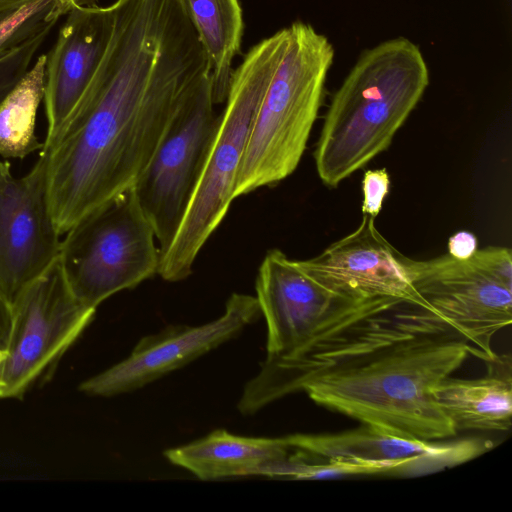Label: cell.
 I'll use <instances>...</instances> for the list:
<instances>
[{
    "mask_svg": "<svg viewBox=\"0 0 512 512\" xmlns=\"http://www.w3.org/2000/svg\"><path fill=\"white\" fill-rule=\"evenodd\" d=\"M94 73L48 147L60 235L132 186L179 103L210 76L183 0H116Z\"/></svg>",
    "mask_w": 512,
    "mask_h": 512,
    "instance_id": "1",
    "label": "cell"
},
{
    "mask_svg": "<svg viewBox=\"0 0 512 512\" xmlns=\"http://www.w3.org/2000/svg\"><path fill=\"white\" fill-rule=\"evenodd\" d=\"M469 354L468 341L455 329L419 335L309 376L298 391L362 424L432 442L457 433L434 388Z\"/></svg>",
    "mask_w": 512,
    "mask_h": 512,
    "instance_id": "2",
    "label": "cell"
},
{
    "mask_svg": "<svg viewBox=\"0 0 512 512\" xmlns=\"http://www.w3.org/2000/svg\"><path fill=\"white\" fill-rule=\"evenodd\" d=\"M429 84L420 48L405 37L380 42L359 56L333 95L315 149L328 187L385 151Z\"/></svg>",
    "mask_w": 512,
    "mask_h": 512,
    "instance_id": "3",
    "label": "cell"
},
{
    "mask_svg": "<svg viewBox=\"0 0 512 512\" xmlns=\"http://www.w3.org/2000/svg\"><path fill=\"white\" fill-rule=\"evenodd\" d=\"M289 27L261 40L233 70L202 174L179 229L160 256L157 275L169 282L187 278L234 197L237 174L267 86L285 51Z\"/></svg>",
    "mask_w": 512,
    "mask_h": 512,
    "instance_id": "4",
    "label": "cell"
},
{
    "mask_svg": "<svg viewBox=\"0 0 512 512\" xmlns=\"http://www.w3.org/2000/svg\"><path fill=\"white\" fill-rule=\"evenodd\" d=\"M289 38L259 106L234 197L274 185L297 168L323 101L334 60L329 39L302 21Z\"/></svg>",
    "mask_w": 512,
    "mask_h": 512,
    "instance_id": "5",
    "label": "cell"
},
{
    "mask_svg": "<svg viewBox=\"0 0 512 512\" xmlns=\"http://www.w3.org/2000/svg\"><path fill=\"white\" fill-rule=\"evenodd\" d=\"M65 234L62 270L74 295L90 308L158 272L155 233L133 185L90 210Z\"/></svg>",
    "mask_w": 512,
    "mask_h": 512,
    "instance_id": "6",
    "label": "cell"
},
{
    "mask_svg": "<svg viewBox=\"0 0 512 512\" xmlns=\"http://www.w3.org/2000/svg\"><path fill=\"white\" fill-rule=\"evenodd\" d=\"M406 268L416 292L468 341L471 354L494 359L492 338L512 321L511 249L489 246L466 259L407 258Z\"/></svg>",
    "mask_w": 512,
    "mask_h": 512,
    "instance_id": "7",
    "label": "cell"
},
{
    "mask_svg": "<svg viewBox=\"0 0 512 512\" xmlns=\"http://www.w3.org/2000/svg\"><path fill=\"white\" fill-rule=\"evenodd\" d=\"M214 105L208 76L179 103L133 184L160 256L171 245L202 174L220 117Z\"/></svg>",
    "mask_w": 512,
    "mask_h": 512,
    "instance_id": "8",
    "label": "cell"
},
{
    "mask_svg": "<svg viewBox=\"0 0 512 512\" xmlns=\"http://www.w3.org/2000/svg\"><path fill=\"white\" fill-rule=\"evenodd\" d=\"M95 312L74 295L58 257L12 306L0 398H21L76 341Z\"/></svg>",
    "mask_w": 512,
    "mask_h": 512,
    "instance_id": "9",
    "label": "cell"
},
{
    "mask_svg": "<svg viewBox=\"0 0 512 512\" xmlns=\"http://www.w3.org/2000/svg\"><path fill=\"white\" fill-rule=\"evenodd\" d=\"M49 152L16 177L0 160V291L11 306L59 257L61 240L48 192Z\"/></svg>",
    "mask_w": 512,
    "mask_h": 512,
    "instance_id": "10",
    "label": "cell"
},
{
    "mask_svg": "<svg viewBox=\"0 0 512 512\" xmlns=\"http://www.w3.org/2000/svg\"><path fill=\"white\" fill-rule=\"evenodd\" d=\"M260 314L256 297L234 293L217 319L199 326H171L146 336L127 358L82 382L79 388L102 397L141 388L234 338Z\"/></svg>",
    "mask_w": 512,
    "mask_h": 512,
    "instance_id": "11",
    "label": "cell"
},
{
    "mask_svg": "<svg viewBox=\"0 0 512 512\" xmlns=\"http://www.w3.org/2000/svg\"><path fill=\"white\" fill-rule=\"evenodd\" d=\"M407 258L377 230L375 218L363 214L352 233L297 262L320 284L349 299L393 298L435 313L412 286Z\"/></svg>",
    "mask_w": 512,
    "mask_h": 512,
    "instance_id": "12",
    "label": "cell"
},
{
    "mask_svg": "<svg viewBox=\"0 0 512 512\" xmlns=\"http://www.w3.org/2000/svg\"><path fill=\"white\" fill-rule=\"evenodd\" d=\"M255 297L266 321L270 357L295 351L334 316L364 301L323 286L278 249L268 251L259 267Z\"/></svg>",
    "mask_w": 512,
    "mask_h": 512,
    "instance_id": "13",
    "label": "cell"
},
{
    "mask_svg": "<svg viewBox=\"0 0 512 512\" xmlns=\"http://www.w3.org/2000/svg\"><path fill=\"white\" fill-rule=\"evenodd\" d=\"M46 55L44 105L48 147L87 87L106 46L111 26L108 7L72 6Z\"/></svg>",
    "mask_w": 512,
    "mask_h": 512,
    "instance_id": "14",
    "label": "cell"
},
{
    "mask_svg": "<svg viewBox=\"0 0 512 512\" xmlns=\"http://www.w3.org/2000/svg\"><path fill=\"white\" fill-rule=\"evenodd\" d=\"M291 454L284 438L245 437L222 429L165 452L172 464L202 480L251 475L281 477Z\"/></svg>",
    "mask_w": 512,
    "mask_h": 512,
    "instance_id": "15",
    "label": "cell"
},
{
    "mask_svg": "<svg viewBox=\"0 0 512 512\" xmlns=\"http://www.w3.org/2000/svg\"><path fill=\"white\" fill-rule=\"evenodd\" d=\"M488 372L477 379L447 377L434 388L437 403L460 430L509 431L512 424L511 357L485 361Z\"/></svg>",
    "mask_w": 512,
    "mask_h": 512,
    "instance_id": "16",
    "label": "cell"
},
{
    "mask_svg": "<svg viewBox=\"0 0 512 512\" xmlns=\"http://www.w3.org/2000/svg\"><path fill=\"white\" fill-rule=\"evenodd\" d=\"M283 438L290 448L314 460L443 461L456 445L406 438L367 424L341 433L293 434Z\"/></svg>",
    "mask_w": 512,
    "mask_h": 512,
    "instance_id": "17",
    "label": "cell"
},
{
    "mask_svg": "<svg viewBox=\"0 0 512 512\" xmlns=\"http://www.w3.org/2000/svg\"><path fill=\"white\" fill-rule=\"evenodd\" d=\"M207 58L215 104L225 102L232 61L240 52L244 33L239 0H183Z\"/></svg>",
    "mask_w": 512,
    "mask_h": 512,
    "instance_id": "18",
    "label": "cell"
},
{
    "mask_svg": "<svg viewBox=\"0 0 512 512\" xmlns=\"http://www.w3.org/2000/svg\"><path fill=\"white\" fill-rule=\"evenodd\" d=\"M46 54L33 65L0 104V156L22 159L42 149L35 135L36 113L44 97Z\"/></svg>",
    "mask_w": 512,
    "mask_h": 512,
    "instance_id": "19",
    "label": "cell"
},
{
    "mask_svg": "<svg viewBox=\"0 0 512 512\" xmlns=\"http://www.w3.org/2000/svg\"><path fill=\"white\" fill-rule=\"evenodd\" d=\"M72 6L60 0H38L23 6L0 22V55L42 32L51 31Z\"/></svg>",
    "mask_w": 512,
    "mask_h": 512,
    "instance_id": "20",
    "label": "cell"
},
{
    "mask_svg": "<svg viewBox=\"0 0 512 512\" xmlns=\"http://www.w3.org/2000/svg\"><path fill=\"white\" fill-rule=\"evenodd\" d=\"M50 32H42L0 55V104L32 65V60Z\"/></svg>",
    "mask_w": 512,
    "mask_h": 512,
    "instance_id": "21",
    "label": "cell"
},
{
    "mask_svg": "<svg viewBox=\"0 0 512 512\" xmlns=\"http://www.w3.org/2000/svg\"><path fill=\"white\" fill-rule=\"evenodd\" d=\"M390 179L386 169L368 170L362 180V213L376 217L389 192Z\"/></svg>",
    "mask_w": 512,
    "mask_h": 512,
    "instance_id": "22",
    "label": "cell"
},
{
    "mask_svg": "<svg viewBox=\"0 0 512 512\" xmlns=\"http://www.w3.org/2000/svg\"><path fill=\"white\" fill-rule=\"evenodd\" d=\"M477 250L476 237L466 231L452 235L448 240V254L458 259H466Z\"/></svg>",
    "mask_w": 512,
    "mask_h": 512,
    "instance_id": "23",
    "label": "cell"
},
{
    "mask_svg": "<svg viewBox=\"0 0 512 512\" xmlns=\"http://www.w3.org/2000/svg\"><path fill=\"white\" fill-rule=\"evenodd\" d=\"M12 315V306L0 291V350H5L7 347Z\"/></svg>",
    "mask_w": 512,
    "mask_h": 512,
    "instance_id": "24",
    "label": "cell"
},
{
    "mask_svg": "<svg viewBox=\"0 0 512 512\" xmlns=\"http://www.w3.org/2000/svg\"><path fill=\"white\" fill-rule=\"evenodd\" d=\"M38 0H0V22L8 18L23 6ZM72 4V0H60ZM73 5V4H72Z\"/></svg>",
    "mask_w": 512,
    "mask_h": 512,
    "instance_id": "25",
    "label": "cell"
},
{
    "mask_svg": "<svg viewBox=\"0 0 512 512\" xmlns=\"http://www.w3.org/2000/svg\"><path fill=\"white\" fill-rule=\"evenodd\" d=\"M72 4H73V6H80V7L98 5L97 0H72Z\"/></svg>",
    "mask_w": 512,
    "mask_h": 512,
    "instance_id": "26",
    "label": "cell"
},
{
    "mask_svg": "<svg viewBox=\"0 0 512 512\" xmlns=\"http://www.w3.org/2000/svg\"><path fill=\"white\" fill-rule=\"evenodd\" d=\"M5 357H6V351L0 350V383H1V367H2V363L5 359Z\"/></svg>",
    "mask_w": 512,
    "mask_h": 512,
    "instance_id": "27",
    "label": "cell"
}]
</instances>
